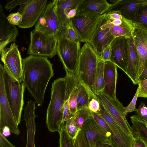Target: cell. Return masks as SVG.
I'll list each match as a JSON object with an SVG mask.
<instances>
[{
  "label": "cell",
  "instance_id": "ee69618b",
  "mask_svg": "<svg viewBox=\"0 0 147 147\" xmlns=\"http://www.w3.org/2000/svg\"><path fill=\"white\" fill-rule=\"evenodd\" d=\"M0 147H16L0 132Z\"/></svg>",
  "mask_w": 147,
  "mask_h": 147
},
{
  "label": "cell",
  "instance_id": "f1b7e54d",
  "mask_svg": "<svg viewBox=\"0 0 147 147\" xmlns=\"http://www.w3.org/2000/svg\"><path fill=\"white\" fill-rule=\"evenodd\" d=\"M92 112L87 107L78 110L74 117L75 119L78 129H81L85 122L92 117Z\"/></svg>",
  "mask_w": 147,
  "mask_h": 147
},
{
  "label": "cell",
  "instance_id": "3957f363",
  "mask_svg": "<svg viewBox=\"0 0 147 147\" xmlns=\"http://www.w3.org/2000/svg\"><path fill=\"white\" fill-rule=\"evenodd\" d=\"M98 57L89 43H86L81 48L75 76L79 82L88 91L91 97H96L94 86Z\"/></svg>",
  "mask_w": 147,
  "mask_h": 147
},
{
  "label": "cell",
  "instance_id": "5b68a950",
  "mask_svg": "<svg viewBox=\"0 0 147 147\" xmlns=\"http://www.w3.org/2000/svg\"><path fill=\"white\" fill-rule=\"evenodd\" d=\"M81 49L79 41L70 40L62 35L57 37V54L66 73L76 75Z\"/></svg>",
  "mask_w": 147,
  "mask_h": 147
},
{
  "label": "cell",
  "instance_id": "8d00e7d4",
  "mask_svg": "<svg viewBox=\"0 0 147 147\" xmlns=\"http://www.w3.org/2000/svg\"><path fill=\"white\" fill-rule=\"evenodd\" d=\"M139 91V88L137 89L136 93L129 105L125 107L124 111V115L126 116L128 113L132 112L134 111H136L137 109L136 107V104Z\"/></svg>",
  "mask_w": 147,
  "mask_h": 147
},
{
  "label": "cell",
  "instance_id": "ba28073f",
  "mask_svg": "<svg viewBox=\"0 0 147 147\" xmlns=\"http://www.w3.org/2000/svg\"><path fill=\"white\" fill-rule=\"evenodd\" d=\"M57 0L49 2L35 24L34 30L48 36H59L60 26L57 13Z\"/></svg>",
  "mask_w": 147,
  "mask_h": 147
},
{
  "label": "cell",
  "instance_id": "f6af8a7d",
  "mask_svg": "<svg viewBox=\"0 0 147 147\" xmlns=\"http://www.w3.org/2000/svg\"><path fill=\"white\" fill-rule=\"evenodd\" d=\"M132 147H147V146L141 139L138 138L134 137Z\"/></svg>",
  "mask_w": 147,
  "mask_h": 147
},
{
  "label": "cell",
  "instance_id": "bcb514c9",
  "mask_svg": "<svg viewBox=\"0 0 147 147\" xmlns=\"http://www.w3.org/2000/svg\"><path fill=\"white\" fill-rule=\"evenodd\" d=\"M147 79V67L144 69L139 77V80Z\"/></svg>",
  "mask_w": 147,
  "mask_h": 147
},
{
  "label": "cell",
  "instance_id": "ab89813d",
  "mask_svg": "<svg viewBox=\"0 0 147 147\" xmlns=\"http://www.w3.org/2000/svg\"><path fill=\"white\" fill-rule=\"evenodd\" d=\"M138 84L139 88L138 97L147 98V79L139 80Z\"/></svg>",
  "mask_w": 147,
  "mask_h": 147
},
{
  "label": "cell",
  "instance_id": "52a82bcc",
  "mask_svg": "<svg viewBox=\"0 0 147 147\" xmlns=\"http://www.w3.org/2000/svg\"><path fill=\"white\" fill-rule=\"evenodd\" d=\"M102 15L91 12L81 11L77 12L71 19L81 42L89 43Z\"/></svg>",
  "mask_w": 147,
  "mask_h": 147
},
{
  "label": "cell",
  "instance_id": "44dd1931",
  "mask_svg": "<svg viewBox=\"0 0 147 147\" xmlns=\"http://www.w3.org/2000/svg\"><path fill=\"white\" fill-rule=\"evenodd\" d=\"M111 4L106 0H81L77 12L90 11L102 15L107 11Z\"/></svg>",
  "mask_w": 147,
  "mask_h": 147
},
{
  "label": "cell",
  "instance_id": "2e32d148",
  "mask_svg": "<svg viewBox=\"0 0 147 147\" xmlns=\"http://www.w3.org/2000/svg\"><path fill=\"white\" fill-rule=\"evenodd\" d=\"M110 1L113 3L105 13L119 11L124 17L134 24L136 22L140 8L147 4V0H111Z\"/></svg>",
  "mask_w": 147,
  "mask_h": 147
},
{
  "label": "cell",
  "instance_id": "c3c4849f",
  "mask_svg": "<svg viewBox=\"0 0 147 147\" xmlns=\"http://www.w3.org/2000/svg\"><path fill=\"white\" fill-rule=\"evenodd\" d=\"M96 147H113V146L108 144H102L99 142H96Z\"/></svg>",
  "mask_w": 147,
  "mask_h": 147
},
{
  "label": "cell",
  "instance_id": "603a6c76",
  "mask_svg": "<svg viewBox=\"0 0 147 147\" xmlns=\"http://www.w3.org/2000/svg\"><path fill=\"white\" fill-rule=\"evenodd\" d=\"M80 1L81 0H64L61 4L57 5V13L60 26L59 36L63 33L68 22L67 19L68 13L71 9L78 8Z\"/></svg>",
  "mask_w": 147,
  "mask_h": 147
},
{
  "label": "cell",
  "instance_id": "cb8c5ba5",
  "mask_svg": "<svg viewBox=\"0 0 147 147\" xmlns=\"http://www.w3.org/2000/svg\"><path fill=\"white\" fill-rule=\"evenodd\" d=\"M128 41V52L126 75L130 79L133 84H137L138 79L137 76L136 54L132 35L127 38Z\"/></svg>",
  "mask_w": 147,
  "mask_h": 147
},
{
  "label": "cell",
  "instance_id": "4fadbf2b",
  "mask_svg": "<svg viewBox=\"0 0 147 147\" xmlns=\"http://www.w3.org/2000/svg\"><path fill=\"white\" fill-rule=\"evenodd\" d=\"M47 0H28L20 6L18 11L22 17L21 22L18 26L28 28L35 25L46 7Z\"/></svg>",
  "mask_w": 147,
  "mask_h": 147
},
{
  "label": "cell",
  "instance_id": "7c38bea8",
  "mask_svg": "<svg viewBox=\"0 0 147 147\" xmlns=\"http://www.w3.org/2000/svg\"><path fill=\"white\" fill-rule=\"evenodd\" d=\"M0 54L5 69L15 79L22 81V59L18 45L15 42L12 43L9 47L3 49Z\"/></svg>",
  "mask_w": 147,
  "mask_h": 147
},
{
  "label": "cell",
  "instance_id": "ac0fdd59",
  "mask_svg": "<svg viewBox=\"0 0 147 147\" xmlns=\"http://www.w3.org/2000/svg\"><path fill=\"white\" fill-rule=\"evenodd\" d=\"M16 25L8 21L3 12L2 3L0 5V53L9 44L15 41L18 34Z\"/></svg>",
  "mask_w": 147,
  "mask_h": 147
},
{
  "label": "cell",
  "instance_id": "1f68e13d",
  "mask_svg": "<svg viewBox=\"0 0 147 147\" xmlns=\"http://www.w3.org/2000/svg\"><path fill=\"white\" fill-rule=\"evenodd\" d=\"M74 147H90L83 127L78 130L74 139Z\"/></svg>",
  "mask_w": 147,
  "mask_h": 147
},
{
  "label": "cell",
  "instance_id": "5bb4252c",
  "mask_svg": "<svg viewBox=\"0 0 147 147\" xmlns=\"http://www.w3.org/2000/svg\"><path fill=\"white\" fill-rule=\"evenodd\" d=\"M115 38L109 31L106 18L103 14L97 24L89 42L98 57H100L103 50L110 45Z\"/></svg>",
  "mask_w": 147,
  "mask_h": 147
},
{
  "label": "cell",
  "instance_id": "9a60e30c",
  "mask_svg": "<svg viewBox=\"0 0 147 147\" xmlns=\"http://www.w3.org/2000/svg\"><path fill=\"white\" fill-rule=\"evenodd\" d=\"M110 46L111 61L126 74L129 47L128 38L124 36L115 37L111 42Z\"/></svg>",
  "mask_w": 147,
  "mask_h": 147
},
{
  "label": "cell",
  "instance_id": "f35d334b",
  "mask_svg": "<svg viewBox=\"0 0 147 147\" xmlns=\"http://www.w3.org/2000/svg\"><path fill=\"white\" fill-rule=\"evenodd\" d=\"M9 22L11 24L18 26L21 22L22 17L18 12L12 13L7 17Z\"/></svg>",
  "mask_w": 147,
  "mask_h": 147
},
{
  "label": "cell",
  "instance_id": "60d3db41",
  "mask_svg": "<svg viewBox=\"0 0 147 147\" xmlns=\"http://www.w3.org/2000/svg\"><path fill=\"white\" fill-rule=\"evenodd\" d=\"M136 113L141 118L147 121V107L144 102H141Z\"/></svg>",
  "mask_w": 147,
  "mask_h": 147
},
{
  "label": "cell",
  "instance_id": "d4e9b609",
  "mask_svg": "<svg viewBox=\"0 0 147 147\" xmlns=\"http://www.w3.org/2000/svg\"><path fill=\"white\" fill-rule=\"evenodd\" d=\"M132 125V134L134 137L142 140L147 146V121L135 114L130 117Z\"/></svg>",
  "mask_w": 147,
  "mask_h": 147
},
{
  "label": "cell",
  "instance_id": "836d02e7",
  "mask_svg": "<svg viewBox=\"0 0 147 147\" xmlns=\"http://www.w3.org/2000/svg\"><path fill=\"white\" fill-rule=\"evenodd\" d=\"M64 127L69 137L74 139L78 130V127L75 119L74 117L65 121Z\"/></svg>",
  "mask_w": 147,
  "mask_h": 147
},
{
  "label": "cell",
  "instance_id": "277c9868",
  "mask_svg": "<svg viewBox=\"0 0 147 147\" xmlns=\"http://www.w3.org/2000/svg\"><path fill=\"white\" fill-rule=\"evenodd\" d=\"M4 80L7 98L14 119L18 125L21 121L25 86L22 81H19L15 79L5 68Z\"/></svg>",
  "mask_w": 147,
  "mask_h": 147
},
{
  "label": "cell",
  "instance_id": "4dcf8cb0",
  "mask_svg": "<svg viewBox=\"0 0 147 147\" xmlns=\"http://www.w3.org/2000/svg\"><path fill=\"white\" fill-rule=\"evenodd\" d=\"M59 147H74V139L69 136L63 125L59 133Z\"/></svg>",
  "mask_w": 147,
  "mask_h": 147
},
{
  "label": "cell",
  "instance_id": "74e56055",
  "mask_svg": "<svg viewBox=\"0 0 147 147\" xmlns=\"http://www.w3.org/2000/svg\"><path fill=\"white\" fill-rule=\"evenodd\" d=\"M88 108L91 112L98 113L100 110V104L96 97H90Z\"/></svg>",
  "mask_w": 147,
  "mask_h": 147
},
{
  "label": "cell",
  "instance_id": "7a4b0ae2",
  "mask_svg": "<svg viewBox=\"0 0 147 147\" xmlns=\"http://www.w3.org/2000/svg\"><path fill=\"white\" fill-rule=\"evenodd\" d=\"M66 79L65 76L55 80L52 83L51 96L46 114V123L51 132H60L62 126L65 100Z\"/></svg>",
  "mask_w": 147,
  "mask_h": 147
},
{
  "label": "cell",
  "instance_id": "f546056e",
  "mask_svg": "<svg viewBox=\"0 0 147 147\" xmlns=\"http://www.w3.org/2000/svg\"><path fill=\"white\" fill-rule=\"evenodd\" d=\"M92 113L93 118L108 138L111 140V138L113 134L108 124L103 118L98 113L92 112Z\"/></svg>",
  "mask_w": 147,
  "mask_h": 147
},
{
  "label": "cell",
  "instance_id": "6da1fadb",
  "mask_svg": "<svg viewBox=\"0 0 147 147\" xmlns=\"http://www.w3.org/2000/svg\"><path fill=\"white\" fill-rule=\"evenodd\" d=\"M22 81L38 106L44 102L49 81L54 75L53 64L47 57L30 55L22 59Z\"/></svg>",
  "mask_w": 147,
  "mask_h": 147
},
{
  "label": "cell",
  "instance_id": "7bdbcfd3",
  "mask_svg": "<svg viewBox=\"0 0 147 147\" xmlns=\"http://www.w3.org/2000/svg\"><path fill=\"white\" fill-rule=\"evenodd\" d=\"M111 49L110 45L107 47L102 51L99 57L104 61H111Z\"/></svg>",
  "mask_w": 147,
  "mask_h": 147
},
{
  "label": "cell",
  "instance_id": "8992f818",
  "mask_svg": "<svg viewBox=\"0 0 147 147\" xmlns=\"http://www.w3.org/2000/svg\"><path fill=\"white\" fill-rule=\"evenodd\" d=\"M57 38L34 30L30 33L27 54L51 58L57 54Z\"/></svg>",
  "mask_w": 147,
  "mask_h": 147
},
{
  "label": "cell",
  "instance_id": "7dc6e473",
  "mask_svg": "<svg viewBox=\"0 0 147 147\" xmlns=\"http://www.w3.org/2000/svg\"><path fill=\"white\" fill-rule=\"evenodd\" d=\"M0 132H1L5 136H9L11 132L9 128L7 127H4Z\"/></svg>",
  "mask_w": 147,
  "mask_h": 147
},
{
  "label": "cell",
  "instance_id": "d6a6232c",
  "mask_svg": "<svg viewBox=\"0 0 147 147\" xmlns=\"http://www.w3.org/2000/svg\"><path fill=\"white\" fill-rule=\"evenodd\" d=\"M60 35L63 36L70 40L81 42L80 38L72 24L71 19L69 20L64 32Z\"/></svg>",
  "mask_w": 147,
  "mask_h": 147
},
{
  "label": "cell",
  "instance_id": "8fae6325",
  "mask_svg": "<svg viewBox=\"0 0 147 147\" xmlns=\"http://www.w3.org/2000/svg\"><path fill=\"white\" fill-rule=\"evenodd\" d=\"M4 68L0 64V131L5 127L17 135L20 132L8 103L5 93L4 80Z\"/></svg>",
  "mask_w": 147,
  "mask_h": 147
},
{
  "label": "cell",
  "instance_id": "7402d4cb",
  "mask_svg": "<svg viewBox=\"0 0 147 147\" xmlns=\"http://www.w3.org/2000/svg\"><path fill=\"white\" fill-rule=\"evenodd\" d=\"M66 87L65 100L62 123L64 125L66 121L74 116L71 114L69 109V100L71 94L74 87L78 84L79 81L76 76L70 73H66Z\"/></svg>",
  "mask_w": 147,
  "mask_h": 147
},
{
  "label": "cell",
  "instance_id": "d590c367",
  "mask_svg": "<svg viewBox=\"0 0 147 147\" xmlns=\"http://www.w3.org/2000/svg\"><path fill=\"white\" fill-rule=\"evenodd\" d=\"M136 22L141 24L147 29V4L139 9Z\"/></svg>",
  "mask_w": 147,
  "mask_h": 147
},
{
  "label": "cell",
  "instance_id": "9c48e42d",
  "mask_svg": "<svg viewBox=\"0 0 147 147\" xmlns=\"http://www.w3.org/2000/svg\"><path fill=\"white\" fill-rule=\"evenodd\" d=\"M96 95L121 130L128 134H132L131 127L124 114L125 107L123 104L117 98L111 97L103 92Z\"/></svg>",
  "mask_w": 147,
  "mask_h": 147
},
{
  "label": "cell",
  "instance_id": "83f0119b",
  "mask_svg": "<svg viewBox=\"0 0 147 147\" xmlns=\"http://www.w3.org/2000/svg\"><path fill=\"white\" fill-rule=\"evenodd\" d=\"M78 89L77 96V111L83 108H88L90 95L85 87L79 83L77 86Z\"/></svg>",
  "mask_w": 147,
  "mask_h": 147
},
{
  "label": "cell",
  "instance_id": "ffe728a7",
  "mask_svg": "<svg viewBox=\"0 0 147 147\" xmlns=\"http://www.w3.org/2000/svg\"><path fill=\"white\" fill-rule=\"evenodd\" d=\"M117 67L111 61H105L104 79L105 86L103 92L113 98L116 97Z\"/></svg>",
  "mask_w": 147,
  "mask_h": 147
},
{
  "label": "cell",
  "instance_id": "e0dca14e",
  "mask_svg": "<svg viewBox=\"0 0 147 147\" xmlns=\"http://www.w3.org/2000/svg\"><path fill=\"white\" fill-rule=\"evenodd\" d=\"M82 127L90 147H96V142L112 145L111 140L100 127L93 117L87 120Z\"/></svg>",
  "mask_w": 147,
  "mask_h": 147
},
{
  "label": "cell",
  "instance_id": "484cf974",
  "mask_svg": "<svg viewBox=\"0 0 147 147\" xmlns=\"http://www.w3.org/2000/svg\"><path fill=\"white\" fill-rule=\"evenodd\" d=\"M104 14L107 21L112 25L133 30L134 23L124 17L119 11H110Z\"/></svg>",
  "mask_w": 147,
  "mask_h": 147
},
{
  "label": "cell",
  "instance_id": "d6986e66",
  "mask_svg": "<svg viewBox=\"0 0 147 147\" xmlns=\"http://www.w3.org/2000/svg\"><path fill=\"white\" fill-rule=\"evenodd\" d=\"M35 103L30 100L24 109V119L26 122L27 132L26 143L25 147H35L34 137L36 125L35 119L37 117L35 113Z\"/></svg>",
  "mask_w": 147,
  "mask_h": 147
},
{
  "label": "cell",
  "instance_id": "4316f807",
  "mask_svg": "<svg viewBox=\"0 0 147 147\" xmlns=\"http://www.w3.org/2000/svg\"><path fill=\"white\" fill-rule=\"evenodd\" d=\"M105 61L98 57L94 86L95 94L103 92L105 86L104 79Z\"/></svg>",
  "mask_w": 147,
  "mask_h": 147
},
{
  "label": "cell",
  "instance_id": "30bf717a",
  "mask_svg": "<svg viewBox=\"0 0 147 147\" xmlns=\"http://www.w3.org/2000/svg\"><path fill=\"white\" fill-rule=\"evenodd\" d=\"M132 36L136 54L137 76L138 79L143 71L147 67V29L136 22Z\"/></svg>",
  "mask_w": 147,
  "mask_h": 147
},
{
  "label": "cell",
  "instance_id": "e575fe53",
  "mask_svg": "<svg viewBox=\"0 0 147 147\" xmlns=\"http://www.w3.org/2000/svg\"><path fill=\"white\" fill-rule=\"evenodd\" d=\"M77 86L74 88L71 94L69 100V110L71 114L74 116L77 111V99L78 89Z\"/></svg>",
  "mask_w": 147,
  "mask_h": 147
},
{
  "label": "cell",
  "instance_id": "b9f144b4",
  "mask_svg": "<svg viewBox=\"0 0 147 147\" xmlns=\"http://www.w3.org/2000/svg\"><path fill=\"white\" fill-rule=\"evenodd\" d=\"M28 0H13L7 3L5 6L6 9L9 12L18 5H22Z\"/></svg>",
  "mask_w": 147,
  "mask_h": 147
}]
</instances>
